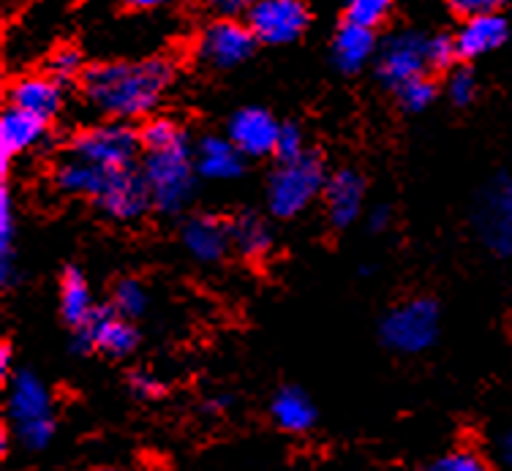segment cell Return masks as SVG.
Listing matches in <instances>:
<instances>
[{
  "label": "cell",
  "mask_w": 512,
  "mask_h": 471,
  "mask_svg": "<svg viewBox=\"0 0 512 471\" xmlns=\"http://www.w3.org/2000/svg\"><path fill=\"white\" fill-rule=\"evenodd\" d=\"M507 41V20L499 11L493 14H474L466 17V22L455 36V47L461 58H483L488 52L499 50Z\"/></svg>",
  "instance_id": "cell-15"
},
{
  "label": "cell",
  "mask_w": 512,
  "mask_h": 471,
  "mask_svg": "<svg viewBox=\"0 0 512 471\" xmlns=\"http://www.w3.org/2000/svg\"><path fill=\"white\" fill-rule=\"evenodd\" d=\"M175 77V66L167 58L139 63H104L85 71V96L93 107L109 118H142L158 107Z\"/></svg>",
  "instance_id": "cell-1"
},
{
  "label": "cell",
  "mask_w": 512,
  "mask_h": 471,
  "mask_svg": "<svg viewBox=\"0 0 512 471\" xmlns=\"http://www.w3.org/2000/svg\"><path fill=\"white\" fill-rule=\"evenodd\" d=\"M194 172L197 164L191 161L188 142H178L164 150H145L142 175L148 180L153 205L164 213H178L188 205L194 191Z\"/></svg>",
  "instance_id": "cell-2"
},
{
  "label": "cell",
  "mask_w": 512,
  "mask_h": 471,
  "mask_svg": "<svg viewBox=\"0 0 512 471\" xmlns=\"http://www.w3.org/2000/svg\"><path fill=\"white\" fill-rule=\"evenodd\" d=\"M254 30L235 20H218L207 25L199 36V58L205 60L213 69H232L237 63L251 58L256 47Z\"/></svg>",
  "instance_id": "cell-10"
},
{
  "label": "cell",
  "mask_w": 512,
  "mask_h": 471,
  "mask_svg": "<svg viewBox=\"0 0 512 471\" xmlns=\"http://www.w3.org/2000/svg\"><path fill=\"white\" fill-rule=\"evenodd\" d=\"M6 450H9V433L3 431V433H0V452L6 455Z\"/></svg>",
  "instance_id": "cell-42"
},
{
  "label": "cell",
  "mask_w": 512,
  "mask_h": 471,
  "mask_svg": "<svg viewBox=\"0 0 512 471\" xmlns=\"http://www.w3.org/2000/svg\"><path fill=\"white\" fill-rule=\"evenodd\" d=\"M368 224L374 232H384L390 226V207H374V213L368 218Z\"/></svg>",
  "instance_id": "cell-38"
},
{
  "label": "cell",
  "mask_w": 512,
  "mask_h": 471,
  "mask_svg": "<svg viewBox=\"0 0 512 471\" xmlns=\"http://www.w3.org/2000/svg\"><path fill=\"white\" fill-rule=\"evenodd\" d=\"M47 131V120L28 115L22 109L9 107L0 118V156H3V169L9 167L14 156H20L28 148H33Z\"/></svg>",
  "instance_id": "cell-18"
},
{
  "label": "cell",
  "mask_w": 512,
  "mask_h": 471,
  "mask_svg": "<svg viewBox=\"0 0 512 471\" xmlns=\"http://www.w3.org/2000/svg\"><path fill=\"white\" fill-rule=\"evenodd\" d=\"M128 387H131V393L137 395V398H145V401H153V398L164 395V382L156 379L153 373H131L128 376Z\"/></svg>",
  "instance_id": "cell-35"
},
{
  "label": "cell",
  "mask_w": 512,
  "mask_h": 471,
  "mask_svg": "<svg viewBox=\"0 0 512 471\" xmlns=\"http://www.w3.org/2000/svg\"><path fill=\"white\" fill-rule=\"evenodd\" d=\"M232 243L248 259H262L273 246V235H270V229L262 218L246 213L232 224Z\"/></svg>",
  "instance_id": "cell-23"
},
{
  "label": "cell",
  "mask_w": 512,
  "mask_h": 471,
  "mask_svg": "<svg viewBox=\"0 0 512 471\" xmlns=\"http://www.w3.org/2000/svg\"><path fill=\"white\" fill-rule=\"evenodd\" d=\"M79 71H82V55H79L74 47H60V50L50 58V74L58 79V82L77 77Z\"/></svg>",
  "instance_id": "cell-30"
},
{
  "label": "cell",
  "mask_w": 512,
  "mask_h": 471,
  "mask_svg": "<svg viewBox=\"0 0 512 471\" xmlns=\"http://www.w3.org/2000/svg\"><path fill=\"white\" fill-rule=\"evenodd\" d=\"M243 153L237 150L232 139L205 137L197 145V172L207 180H235L243 172Z\"/></svg>",
  "instance_id": "cell-19"
},
{
  "label": "cell",
  "mask_w": 512,
  "mask_h": 471,
  "mask_svg": "<svg viewBox=\"0 0 512 471\" xmlns=\"http://www.w3.org/2000/svg\"><path fill=\"white\" fill-rule=\"evenodd\" d=\"M455 58H458L455 39H450V36H434V39H428V60H431L434 69H447Z\"/></svg>",
  "instance_id": "cell-32"
},
{
  "label": "cell",
  "mask_w": 512,
  "mask_h": 471,
  "mask_svg": "<svg viewBox=\"0 0 512 471\" xmlns=\"http://www.w3.org/2000/svg\"><path fill=\"white\" fill-rule=\"evenodd\" d=\"M183 246L197 262L213 265L232 246V224L213 216H197L183 226Z\"/></svg>",
  "instance_id": "cell-14"
},
{
  "label": "cell",
  "mask_w": 512,
  "mask_h": 471,
  "mask_svg": "<svg viewBox=\"0 0 512 471\" xmlns=\"http://www.w3.org/2000/svg\"><path fill=\"white\" fill-rule=\"evenodd\" d=\"M210 6L224 14V17H235L240 11H251L256 6V0H210Z\"/></svg>",
  "instance_id": "cell-37"
},
{
  "label": "cell",
  "mask_w": 512,
  "mask_h": 471,
  "mask_svg": "<svg viewBox=\"0 0 512 471\" xmlns=\"http://www.w3.org/2000/svg\"><path fill=\"white\" fill-rule=\"evenodd\" d=\"M510 0H453V6L466 17H474V14H493L502 6H507Z\"/></svg>",
  "instance_id": "cell-36"
},
{
  "label": "cell",
  "mask_w": 512,
  "mask_h": 471,
  "mask_svg": "<svg viewBox=\"0 0 512 471\" xmlns=\"http://www.w3.org/2000/svg\"><path fill=\"white\" fill-rule=\"evenodd\" d=\"M499 455H502V461L507 463V466H512V431H507L499 439Z\"/></svg>",
  "instance_id": "cell-39"
},
{
  "label": "cell",
  "mask_w": 512,
  "mask_h": 471,
  "mask_svg": "<svg viewBox=\"0 0 512 471\" xmlns=\"http://www.w3.org/2000/svg\"><path fill=\"white\" fill-rule=\"evenodd\" d=\"M436 471H491L488 469V463L477 455V452H453V455H447L444 461H439Z\"/></svg>",
  "instance_id": "cell-33"
},
{
  "label": "cell",
  "mask_w": 512,
  "mask_h": 471,
  "mask_svg": "<svg viewBox=\"0 0 512 471\" xmlns=\"http://www.w3.org/2000/svg\"><path fill=\"white\" fill-rule=\"evenodd\" d=\"M60 82L55 77H22L9 90V101L14 109H22L28 115L50 120L60 109Z\"/></svg>",
  "instance_id": "cell-17"
},
{
  "label": "cell",
  "mask_w": 512,
  "mask_h": 471,
  "mask_svg": "<svg viewBox=\"0 0 512 471\" xmlns=\"http://www.w3.org/2000/svg\"><path fill=\"white\" fill-rule=\"evenodd\" d=\"M447 93H450V99L458 107H466V104H472L474 93H477V85H474V77L469 71H455L453 77H450V85H447Z\"/></svg>",
  "instance_id": "cell-34"
},
{
  "label": "cell",
  "mask_w": 512,
  "mask_h": 471,
  "mask_svg": "<svg viewBox=\"0 0 512 471\" xmlns=\"http://www.w3.org/2000/svg\"><path fill=\"white\" fill-rule=\"evenodd\" d=\"M60 314H63V319L74 330H79L82 324H88L90 316L96 314L88 281H85V275L77 267H69L63 273V284H60Z\"/></svg>",
  "instance_id": "cell-22"
},
{
  "label": "cell",
  "mask_w": 512,
  "mask_h": 471,
  "mask_svg": "<svg viewBox=\"0 0 512 471\" xmlns=\"http://www.w3.org/2000/svg\"><path fill=\"white\" fill-rule=\"evenodd\" d=\"M398 99L409 112H423L425 107H431L436 99V85L428 77L409 79L406 85L398 88Z\"/></svg>",
  "instance_id": "cell-29"
},
{
  "label": "cell",
  "mask_w": 512,
  "mask_h": 471,
  "mask_svg": "<svg viewBox=\"0 0 512 471\" xmlns=\"http://www.w3.org/2000/svg\"><path fill=\"white\" fill-rule=\"evenodd\" d=\"M311 22L306 0H256L248 11V28L265 44H289L306 33Z\"/></svg>",
  "instance_id": "cell-9"
},
{
  "label": "cell",
  "mask_w": 512,
  "mask_h": 471,
  "mask_svg": "<svg viewBox=\"0 0 512 471\" xmlns=\"http://www.w3.org/2000/svg\"><path fill=\"white\" fill-rule=\"evenodd\" d=\"M376 50L374 30L355 25V22H344L341 30L335 33L333 41V55L338 69L344 71H357L363 69L365 63L371 60Z\"/></svg>",
  "instance_id": "cell-21"
},
{
  "label": "cell",
  "mask_w": 512,
  "mask_h": 471,
  "mask_svg": "<svg viewBox=\"0 0 512 471\" xmlns=\"http://www.w3.org/2000/svg\"><path fill=\"white\" fill-rule=\"evenodd\" d=\"M428 66H431L428 39L420 33H398L384 44L382 55H379V77L395 90L406 85L409 79L425 77Z\"/></svg>",
  "instance_id": "cell-12"
},
{
  "label": "cell",
  "mask_w": 512,
  "mask_h": 471,
  "mask_svg": "<svg viewBox=\"0 0 512 471\" xmlns=\"http://www.w3.org/2000/svg\"><path fill=\"white\" fill-rule=\"evenodd\" d=\"M120 3L128 6V9H156V6L167 3V0H120Z\"/></svg>",
  "instance_id": "cell-40"
},
{
  "label": "cell",
  "mask_w": 512,
  "mask_h": 471,
  "mask_svg": "<svg viewBox=\"0 0 512 471\" xmlns=\"http://www.w3.org/2000/svg\"><path fill=\"white\" fill-rule=\"evenodd\" d=\"M474 229L488 251L512 256V177L499 175L483 188L474 205Z\"/></svg>",
  "instance_id": "cell-6"
},
{
  "label": "cell",
  "mask_w": 512,
  "mask_h": 471,
  "mask_svg": "<svg viewBox=\"0 0 512 471\" xmlns=\"http://www.w3.org/2000/svg\"><path fill=\"white\" fill-rule=\"evenodd\" d=\"M11 243H14V210H11L9 188H3L0 191V281L3 284H11L14 278Z\"/></svg>",
  "instance_id": "cell-25"
},
{
  "label": "cell",
  "mask_w": 512,
  "mask_h": 471,
  "mask_svg": "<svg viewBox=\"0 0 512 471\" xmlns=\"http://www.w3.org/2000/svg\"><path fill=\"white\" fill-rule=\"evenodd\" d=\"M9 417L17 439L28 450H44L55 436V417L47 387L33 371H20L9 387Z\"/></svg>",
  "instance_id": "cell-3"
},
{
  "label": "cell",
  "mask_w": 512,
  "mask_h": 471,
  "mask_svg": "<svg viewBox=\"0 0 512 471\" xmlns=\"http://www.w3.org/2000/svg\"><path fill=\"white\" fill-rule=\"evenodd\" d=\"M270 414H273L278 428L286 433H306L314 428L316 422V406L300 387L278 390L273 403H270Z\"/></svg>",
  "instance_id": "cell-20"
},
{
  "label": "cell",
  "mask_w": 512,
  "mask_h": 471,
  "mask_svg": "<svg viewBox=\"0 0 512 471\" xmlns=\"http://www.w3.org/2000/svg\"><path fill=\"white\" fill-rule=\"evenodd\" d=\"M439 335V305L428 297H417L398 305L382 322V341L395 352H425Z\"/></svg>",
  "instance_id": "cell-5"
},
{
  "label": "cell",
  "mask_w": 512,
  "mask_h": 471,
  "mask_svg": "<svg viewBox=\"0 0 512 471\" xmlns=\"http://www.w3.org/2000/svg\"><path fill=\"white\" fill-rule=\"evenodd\" d=\"M281 126L276 118L259 107L240 109L235 118L229 120V139L235 142L243 156L259 158L267 153H276Z\"/></svg>",
  "instance_id": "cell-13"
},
{
  "label": "cell",
  "mask_w": 512,
  "mask_h": 471,
  "mask_svg": "<svg viewBox=\"0 0 512 471\" xmlns=\"http://www.w3.org/2000/svg\"><path fill=\"white\" fill-rule=\"evenodd\" d=\"M139 335L134 330V324L128 322L126 316H120L118 311H101L96 308V314L90 316L88 324H82L74 338V346L79 352H104L109 357H126L137 349Z\"/></svg>",
  "instance_id": "cell-11"
},
{
  "label": "cell",
  "mask_w": 512,
  "mask_h": 471,
  "mask_svg": "<svg viewBox=\"0 0 512 471\" xmlns=\"http://www.w3.org/2000/svg\"><path fill=\"white\" fill-rule=\"evenodd\" d=\"M276 156L278 161H295V158L306 156L303 150V131L292 123L281 126V134H278L276 142Z\"/></svg>",
  "instance_id": "cell-31"
},
{
  "label": "cell",
  "mask_w": 512,
  "mask_h": 471,
  "mask_svg": "<svg viewBox=\"0 0 512 471\" xmlns=\"http://www.w3.org/2000/svg\"><path fill=\"white\" fill-rule=\"evenodd\" d=\"M145 308H148V292H145V286L134 281V278H123L115 286V292H112V311H118L126 319H137V316L145 314Z\"/></svg>",
  "instance_id": "cell-26"
},
{
  "label": "cell",
  "mask_w": 512,
  "mask_h": 471,
  "mask_svg": "<svg viewBox=\"0 0 512 471\" xmlns=\"http://www.w3.org/2000/svg\"><path fill=\"white\" fill-rule=\"evenodd\" d=\"M101 172H104V167H96V164H88V161L74 158V161H66V164L58 169L55 180H58V186L63 188V191L93 199L96 197V188H99Z\"/></svg>",
  "instance_id": "cell-24"
},
{
  "label": "cell",
  "mask_w": 512,
  "mask_h": 471,
  "mask_svg": "<svg viewBox=\"0 0 512 471\" xmlns=\"http://www.w3.org/2000/svg\"><path fill=\"white\" fill-rule=\"evenodd\" d=\"M139 139H142V148L145 150H164V148H172V145H178V142H183L186 134H183L178 123H172V120L153 118L142 126Z\"/></svg>",
  "instance_id": "cell-27"
},
{
  "label": "cell",
  "mask_w": 512,
  "mask_h": 471,
  "mask_svg": "<svg viewBox=\"0 0 512 471\" xmlns=\"http://www.w3.org/2000/svg\"><path fill=\"white\" fill-rule=\"evenodd\" d=\"M363 194L365 183L355 169H341V172H335L325 186V202L330 224L338 226V229L355 224L357 216H360V210H363Z\"/></svg>",
  "instance_id": "cell-16"
},
{
  "label": "cell",
  "mask_w": 512,
  "mask_h": 471,
  "mask_svg": "<svg viewBox=\"0 0 512 471\" xmlns=\"http://www.w3.org/2000/svg\"><path fill=\"white\" fill-rule=\"evenodd\" d=\"M325 186V167L311 153L295 161H281L276 172L270 175V186H267L270 213L278 218L300 216Z\"/></svg>",
  "instance_id": "cell-4"
},
{
  "label": "cell",
  "mask_w": 512,
  "mask_h": 471,
  "mask_svg": "<svg viewBox=\"0 0 512 471\" xmlns=\"http://www.w3.org/2000/svg\"><path fill=\"white\" fill-rule=\"evenodd\" d=\"M9 368H11V349L3 344L0 346V376H3V379L9 376Z\"/></svg>",
  "instance_id": "cell-41"
},
{
  "label": "cell",
  "mask_w": 512,
  "mask_h": 471,
  "mask_svg": "<svg viewBox=\"0 0 512 471\" xmlns=\"http://www.w3.org/2000/svg\"><path fill=\"white\" fill-rule=\"evenodd\" d=\"M93 202L107 213L109 218L118 221H137L139 216L148 213L153 205L148 180L142 175V169L123 167V169H104L101 172L99 188Z\"/></svg>",
  "instance_id": "cell-8"
},
{
  "label": "cell",
  "mask_w": 512,
  "mask_h": 471,
  "mask_svg": "<svg viewBox=\"0 0 512 471\" xmlns=\"http://www.w3.org/2000/svg\"><path fill=\"white\" fill-rule=\"evenodd\" d=\"M96 471H128V469H120V466H104V469H96Z\"/></svg>",
  "instance_id": "cell-43"
},
{
  "label": "cell",
  "mask_w": 512,
  "mask_h": 471,
  "mask_svg": "<svg viewBox=\"0 0 512 471\" xmlns=\"http://www.w3.org/2000/svg\"><path fill=\"white\" fill-rule=\"evenodd\" d=\"M390 9H393V0H346V22L374 30L387 20Z\"/></svg>",
  "instance_id": "cell-28"
},
{
  "label": "cell",
  "mask_w": 512,
  "mask_h": 471,
  "mask_svg": "<svg viewBox=\"0 0 512 471\" xmlns=\"http://www.w3.org/2000/svg\"><path fill=\"white\" fill-rule=\"evenodd\" d=\"M142 148L139 131L128 128L126 123H104L82 131L71 142L74 158L88 161L104 169H123L134 164L137 150Z\"/></svg>",
  "instance_id": "cell-7"
}]
</instances>
